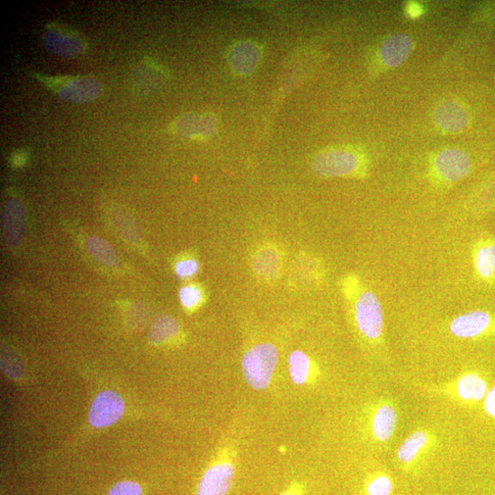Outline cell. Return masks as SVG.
<instances>
[{
	"label": "cell",
	"mask_w": 495,
	"mask_h": 495,
	"mask_svg": "<svg viewBox=\"0 0 495 495\" xmlns=\"http://www.w3.org/2000/svg\"><path fill=\"white\" fill-rule=\"evenodd\" d=\"M278 351L271 343L259 344L242 359V373L248 384L264 390L269 386L278 363Z\"/></svg>",
	"instance_id": "1"
},
{
	"label": "cell",
	"mask_w": 495,
	"mask_h": 495,
	"mask_svg": "<svg viewBox=\"0 0 495 495\" xmlns=\"http://www.w3.org/2000/svg\"><path fill=\"white\" fill-rule=\"evenodd\" d=\"M314 171L323 176H360L366 172V163L359 154L336 148L320 154L313 163Z\"/></svg>",
	"instance_id": "2"
},
{
	"label": "cell",
	"mask_w": 495,
	"mask_h": 495,
	"mask_svg": "<svg viewBox=\"0 0 495 495\" xmlns=\"http://www.w3.org/2000/svg\"><path fill=\"white\" fill-rule=\"evenodd\" d=\"M355 312L360 333L370 341H380L383 334V312L377 295L368 290L362 292Z\"/></svg>",
	"instance_id": "3"
},
{
	"label": "cell",
	"mask_w": 495,
	"mask_h": 495,
	"mask_svg": "<svg viewBox=\"0 0 495 495\" xmlns=\"http://www.w3.org/2000/svg\"><path fill=\"white\" fill-rule=\"evenodd\" d=\"M125 405L122 396L113 391L99 393L92 403L89 422L96 428L116 423L124 414Z\"/></svg>",
	"instance_id": "4"
},
{
	"label": "cell",
	"mask_w": 495,
	"mask_h": 495,
	"mask_svg": "<svg viewBox=\"0 0 495 495\" xmlns=\"http://www.w3.org/2000/svg\"><path fill=\"white\" fill-rule=\"evenodd\" d=\"M235 478V466L229 461L211 466L198 484L195 495H228Z\"/></svg>",
	"instance_id": "5"
},
{
	"label": "cell",
	"mask_w": 495,
	"mask_h": 495,
	"mask_svg": "<svg viewBox=\"0 0 495 495\" xmlns=\"http://www.w3.org/2000/svg\"><path fill=\"white\" fill-rule=\"evenodd\" d=\"M471 167L470 158L459 148H448L439 153L434 161V168L437 176L442 180L451 183L466 177Z\"/></svg>",
	"instance_id": "6"
},
{
	"label": "cell",
	"mask_w": 495,
	"mask_h": 495,
	"mask_svg": "<svg viewBox=\"0 0 495 495\" xmlns=\"http://www.w3.org/2000/svg\"><path fill=\"white\" fill-rule=\"evenodd\" d=\"M26 230L25 212L22 204L11 198L4 207L3 217L4 238L6 245L16 248L22 243Z\"/></svg>",
	"instance_id": "7"
},
{
	"label": "cell",
	"mask_w": 495,
	"mask_h": 495,
	"mask_svg": "<svg viewBox=\"0 0 495 495\" xmlns=\"http://www.w3.org/2000/svg\"><path fill=\"white\" fill-rule=\"evenodd\" d=\"M413 49L414 42L411 37L403 33L393 34L382 42L380 58L385 67L398 68L409 59Z\"/></svg>",
	"instance_id": "8"
},
{
	"label": "cell",
	"mask_w": 495,
	"mask_h": 495,
	"mask_svg": "<svg viewBox=\"0 0 495 495\" xmlns=\"http://www.w3.org/2000/svg\"><path fill=\"white\" fill-rule=\"evenodd\" d=\"M434 119L440 129L449 133L463 131L470 122L467 110L456 102L440 104L434 112Z\"/></svg>",
	"instance_id": "9"
},
{
	"label": "cell",
	"mask_w": 495,
	"mask_h": 495,
	"mask_svg": "<svg viewBox=\"0 0 495 495\" xmlns=\"http://www.w3.org/2000/svg\"><path fill=\"white\" fill-rule=\"evenodd\" d=\"M491 325L490 316L484 311H472L455 318L450 324L452 334L460 338H475Z\"/></svg>",
	"instance_id": "10"
},
{
	"label": "cell",
	"mask_w": 495,
	"mask_h": 495,
	"mask_svg": "<svg viewBox=\"0 0 495 495\" xmlns=\"http://www.w3.org/2000/svg\"><path fill=\"white\" fill-rule=\"evenodd\" d=\"M398 412L392 405H380L375 410L371 421L373 436L379 442L390 440L398 427Z\"/></svg>",
	"instance_id": "11"
},
{
	"label": "cell",
	"mask_w": 495,
	"mask_h": 495,
	"mask_svg": "<svg viewBox=\"0 0 495 495\" xmlns=\"http://www.w3.org/2000/svg\"><path fill=\"white\" fill-rule=\"evenodd\" d=\"M455 391L463 401L475 403L484 400L488 384L479 374L469 373L458 379Z\"/></svg>",
	"instance_id": "12"
},
{
	"label": "cell",
	"mask_w": 495,
	"mask_h": 495,
	"mask_svg": "<svg viewBox=\"0 0 495 495\" xmlns=\"http://www.w3.org/2000/svg\"><path fill=\"white\" fill-rule=\"evenodd\" d=\"M431 443L430 436L422 430L411 434L400 445L398 451L399 461L405 465L413 464L425 452Z\"/></svg>",
	"instance_id": "13"
},
{
	"label": "cell",
	"mask_w": 495,
	"mask_h": 495,
	"mask_svg": "<svg viewBox=\"0 0 495 495\" xmlns=\"http://www.w3.org/2000/svg\"><path fill=\"white\" fill-rule=\"evenodd\" d=\"M85 245L89 255L98 263L110 268L120 266L121 261L117 253L105 239L95 236L88 237Z\"/></svg>",
	"instance_id": "14"
},
{
	"label": "cell",
	"mask_w": 495,
	"mask_h": 495,
	"mask_svg": "<svg viewBox=\"0 0 495 495\" xmlns=\"http://www.w3.org/2000/svg\"><path fill=\"white\" fill-rule=\"evenodd\" d=\"M68 85L61 90L60 94L62 97L69 98V101H91L92 98L97 96L98 93H101V86L93 79H75Z\"/></svg>",
	"instance_id": "15"
},
{
	"label": "cell",
	"mask_w": 495,
	"mask_h": 495,
	"mask_svg": "<svg viewBox=\"0 0 495 495\" xmlns=\"http://www.w3.org/2000/svg\"><path fill=\"white\" fill-rule=\"evenodd\" d=\"M474 266L480 277L490 280L495 277V244L485 243L477 248Z\"/></svg>",
	"instance_id": "16"
},
{
	"label": "cell",
	"mask_w": 495,
	"mask_h": 495,
	"mask_svg": "<svg viewBox=\"0 0 495 495\" xmlns=\"http://www.w3.org/2000/svg\"><path fill=\"white\" fill-rule=\"evenodd\" d=\"M179 332L177 321L167 315L158 318L148 333V339L154 344H162L173 338Z\"/></svg>",
	"instance_id": "17"
},
{
	"label": "cell",
	"mask_w": 495,
	"mask_h": 495,
	"mask_svg": "<svg viewBox=\"0 0 495 495\" xmlns=\"http://www.w3.org/2000/svg\"><path fill=\"white\" fill-rule=\"evenodd\" d=\"M288 364L292 381L299 385L306 383L311 370V362L309 356L301 351L293 352L289 356Z\"/></svg>",
	"instance_id": "18"
},
{
	"label": "cell",
	"mask_w": 495,
	"mask_h": 495,
	"mask_svg": "<svg viewBox=\"0 0 495 495\" xmlns=\"http://www.w3.org/2000/svg\"><path fill=\"white\" fill-rule=\"evenodd\" d=\"M280 266V258L274 248H265L258 252L254 260L256 273L265 277H274Z\"/></svg>",
	"instance_id": "19"
},
{
	"label": "cell",
	"mask_w": 495,
	"mask_h": 495,
	"mask_svg": "<svg viewBox=\"0 0 495 495\" xmlns=\"http://www.w3.org/2000/svg\"><path fill=\"white\" fill-rule=\"evenodd\" d=\"M112 222L124 240L136 244L140 240L139 230L134 220L125 212L114 211L112 215Z\"/></svg>",
	"instance_id": "20"
},
{
	"label": "cell",
	"mask_w": 495,
	"mask_h": 495,
	"mask_svg": "<svg viewBox=\"0 0 495 495\" xmlns=\"http://www.w3.org/2000/svg\"><path fill=\"white\" fill-rule=\"evenodd\" d=\"M393 484L386 474L373 477L366 485L367 495H392Z\"/></svg>",
	"instance_id": "21"
},
{
	"label": "cell",
	"mask_w": 495,
	"mask_h": 495,
	"mask_svg": "<svg viewBox=\"0 0 495 495\" xmlns=\"http://www.w3.org/2000/svg\"><path fill=\"white\" fill-rule=\"evenodd\" d=\"M180 302L186 309H194L200 305L203 299L202 292L194 285H186L179 292Z\"/></svg>",
	"instance_id": "22"
},
{
	"label": "cell",
	"mask_w": 495,
	"mask_h": 495,
	"mask_svg": "<svg viewBox=\"0 0 495 495\" xmlns=\"http://www.w3.org/2000/svg\"><path fill=\"white\" fill-rule=\"evenodd\" d=\"M109 495H141V488L134 482L125 481L114 485Z\"/></svg>",
	"instance_id": "23"
},
{
	"label": "cell",
	"mask_w": 495,
	"mask_h": 495,
	"mask_svg": "<svg viewBox=\"0 0 495 495\" xmlns=\"http://www.w3.org/2000/svg\"><path fill=\"white\" fill-rule=\"evenodd\" d=\"M198 268H200V266H198L196 261L191 259L183 260L176 264V273L180 277L187 278L194 275Z\"/></svg>",
	"instance_id": "24"
},
{
	"label": "cell",
	"mask_w": 495,
	"mask_h": 495,
	"mask_svg": "<svg viewBox=\"0 0 495 495\" xmlns=\"http://www.w3.org/2000/svg\"><path fill=\"white\" fill-rule=\"evenodd\" d=\"M483 407L485 412L495 418V386L488 390L483 400Z\"/></svg>",
	"instance_id": "25"
},
{
	"label": "cell",
	"mask_w": 495,
	"mask_h": 495,
	"mask_svg": "<svg viewBox=\"0 0 495 495\" xmlns=\"http://www.w3.org/2000/svg\"><path fill=\"white\" fill-rule=\"evenodd\" d=\"M407 12L411 18L415 19L423 14V8L418 4H410L407 7Z\"/></svg>",
	"instance_id": "26"
},
{
	"label": "cell",
	"mask_w": 495,
	"mask_h": 495,
	"mask_svg": "<svg viewBox=\"0 0 495 495\" xmlns=\"http://www.w3.org/2000/svg\"><path fill=\"white\" fill-rule=\"evenodd\" d=\"M13 162H14V165L17 166H22L26 162V156L21 153L17 154L16 156L14 157Z\"/></svg>",
	"instance_id": "27"
},
{
	"label": "cell",
	"mask_w": 495,
	"mask_h": 495,
	"mask_svg": "<svg viewBox=\"0 0 495 495\" xmlns=\"http://www.w3.org/2000/svg\"><path fill=\"white\" fill-rule=\"evenodd\" d=\"M281 495H301V494H300V492H297L296 490L289 489L286 491L283 492Z\"/></svg>",
	"instance_id": "28"
}]
</instances>
